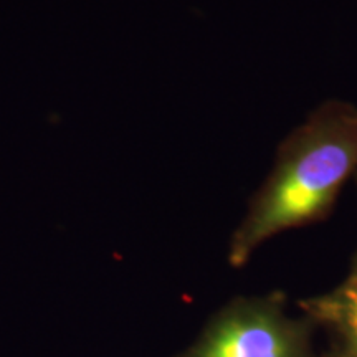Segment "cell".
<instances>
[{"mask_svg":"<svg viewBox=\"0 0 357 357\" xmlns=\"http://www.w3.org/2000/svg\"><path fill=\"white\" fill-rule=\"evenodd\" d=\"M342 357H346V356H342Z\"/></svg>","mask_w":357,"mask_h":357,"instance_id":"6","label":"cell"},{"mask_svg":"<svg viewBox=\"0 0 357 357\" xmlns=\"http://www.w3.org/2000/svg\"><path fill=\"white\" fill-rule=\"evenodd\" d=\"M357 176V106L326 101L284 137L271 172L235 230L229 261L243 266L271 236L319 220Z\"/></svg>","mask_w":357,"mask_h":357,"instance_id":"1","label":"cell"},{"mask_svg":"<svg viewBox=\"0 0 357 357\" xmlns=\"http://www.w3.org/2000/svg\"><path fill=\"white\" fill-rule=\"evenodd\" d=\"M356 181H357V176H356ZM354 270H357V258H356V263H354Z\"/></svg>","mask_w":357,"mask_h":357,"instance_id":"5","label":"cell"},{"mask_svg":"<svg viewBox=\"0 0 357 357\" xmlns=\"http://www.w3.org/2000/svg\"><path fill=\"white\" fill-rule=\"evenodd\" d=\"M346 357H357V352H347Z\"/></svg>","mask_w":357,"mask_h":357,"instance_id":"4","label":"cell"},{"mask_svg":"<svg viewBox=\"0 0 357 357\" xmlns=\"http://www.w3.org/2000/svg\"><path fill=\"white\" fill-rule=\"evenodd\" d=\"M305 333L280 296L230 303L176 357H305Z\"/></svg>","mask_w":357,"mask_h":357,"instance_id":"2","label":"cell"},{"mask_svg":"<svg viewBox=\"0 0 357 357\" xmlns=\"http://www.w3.org/2000/svg\"><path fill=\"white\" fill-rule=\"evenodd\" d=\"M303 307L311 318L336 329L349 346L347 352H357V270L341 287L303 303Z\"/></svg>","mask_w":357,"mask_h":357,"instance_id":"3","label":"cell"}]
</instances>
